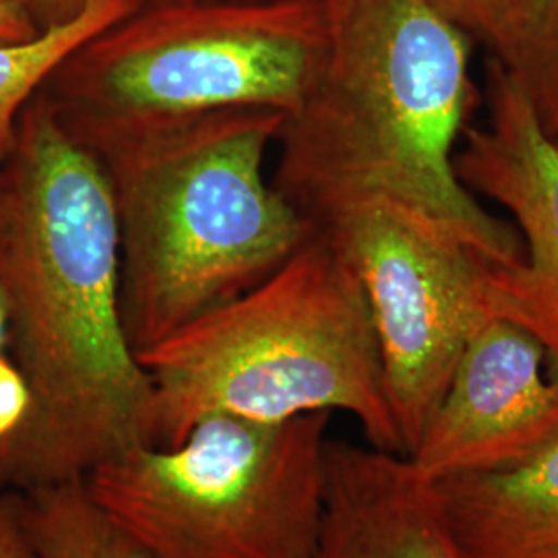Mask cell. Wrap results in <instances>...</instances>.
<instances>
[{"mask_svg":"<svg viewBox=\"0 0 558 558\" xmlns=\"http://www.w3.org/2000/svg\"><path fill=\"white\" fill-rule=\"evenodd\" d=\"M0 290L29 389L0 449V490L83 482L147 445L151 380L120 317L119 234L100 160L36 94L0 163Z\"/></svg>","mask_w":558,"mask_h":558,"instance_id":"cell-1","label":"cell"},{"mask_svg":"<svg viewBox=\"0 0 558 558\" xmlns=\"http://www.w3.org/2000/svg\"><path fill=\"white\" fill-rule=\"evenodd\" d=\"M323 2L325 59L281 124L274 186L311 221L345 201H399L453 230L493 267L518 263V230L456 170L476 104L470 36L433 0Z\"/></svg>","mask_w":558,"mask_h":558,"instance_id":"cell-2","label":"cell"},{"mask_svg":"<svg viewBox=\"0 0 558 558\" xmlns=\"http://www.w3.org/2000/svg\"><path fill=\"white\" fill-rule=\"evenodd\" d=\"M283 120L232 108L92 151L114 203L120 317L135 354L259 286L313 234L265 179Z\"/></svg>","mask_w":558,"mask_h":558,"instance_id":"cell-3","label":"cell"},{"mask_svg":"<svg viewBox=\"0 0 558 558\" xmlns=\"http://www.w3.org/2000/svg\"><path fill=\"white\" fill-rule=\"evenodd\" d=\"M151 380L149 447H174L209 414L359 420L368 445L405 456L359 278L315 226L259 286L137 354Z\"/></svg>","mask_w":558,"mask_h":558,"instance_id":"cell-4","label":"cell"},{"mask_svg":"<svg viewBox=\"0 0 558 558\" xmlns=\"http://www.w3.org/2000/svg\"><path fill=\"white\" fill-rule=\"evenodd\" d=\"M325 48L323 0L143 4L75 48L38 96L71 140L98 151L220 110L290 117L317 80Z\"/></svg>","mask_w":558,"mask_h":558,"instance_id":"cell-5","label":"cell"},{"mask_svg":"<svg viewBox=\"0 0 558 558\" xmlns=\"http://www.w3.org/2000/svg\"><path fill=\"white\" fill-rule=\"evenodd\" d=\"M329 420L209 414L179 445H140L83 482L149 558H313Z\"/></svg>","mask_w":558,"mask_h":558,"instance_id":"cell-6","label":"cell"},{"mask_svg":"<svg viewBox=\"0 0 558 558\" xmlns=\"http://www.w3.org/2000/svg\"><path fill=\"white\" fill-rule=\"evenodd\" d=\"M313 223L362 286L410 456L468 339L488 319L480 281L493 263L440 221L385 197L339 203Z\"/></svg>","mask_w":558,"mask_h":558,"instance_id":"cell-7","label":"cell"},{"mask_svg":"<svg viewBox=\"0 0 558 558\" xmlns=\"http://www.w3.org/2000/svg\"><path fill=\"white\" fill-rule=\"evenodd\" d=\"M486 119L465 126L456 170L465 189L505 207L523 255L488 267L480 306L488 319L513 323L538 339L558 366V141L546 135L515 75L488 64Z\"/></svg>","mask_w":558,"mask_h":558,"instance_id":"cell-8","label":"cell"},{"mask_svg":"<svg viewBox=\"0 0 558 558\" xmlns=\"http://www.w3.org/2000/svg\"><path fill=\"white\" fill-rule=\"evenodd\" d=\"M518 325L486 319L468 339L405 458L428 482L499 472L558 439V366Z\"/></svg>","mask_w":558,"mask_h":558,"instance_id":"cell-9","label":"cell"},{"mask_svg":"<svg viewBox=\"0 0 558 558\" xmlns=\"http://www.w3.org/2000/svg\"><path fill=\"white\" fill-rule=\"evenodd\" d=\"M313 558H468L435 484L405 456L329 440L325 515Z\"/></svg>","mask_w":558,"mask_h":558,"instance_id":"cell-10","label":"cell"},{"mask_svg":"<svg viewBox=\"0 0 558 558\" xmlns=\"http://www.w3.org/2000/svg\"><path fill=\"white\" fill-rule=\"evenodd\" d=\"M435 490L468 558H558V439L519 465Z\"/></svg>","mask_w":558,"mask_h":558,"instance_id":"cell-11","label":"cell"},{"mask_svg":"<svg viewBox=\"0 0 558 558\" xmlns=\"http://www.w3.org/2000/svg\"><path fill=\"white\" fill-rule=\"evenodd\" d=\"M21 521L40 558H149L96 500L85 482L15 493Z\"/></svg>","mask_w":558,"mask_h":558,"instance_id":"cell-12","label":"cell"},{"mask_svg":"<svg viewBox=\"0 0 558 558\" xmlns=\"http://www.w3.org/2000/svg\"><path fill=\"white\" fill-rule=\"evenodd\" d=\"M140 7L143 0H92L75 20L41 32L36 40L0 44V163L13 147L23 108L50 73L83 41Z\"/></svg>","mask_w":558,"mask_h":558,"instance_id":"cell-13","label":"cell"},{"mask_svg":"<svg viewBox=\"0 0 558 558\" xmlns=\"http://www.w3.org/2000/svg\"><path fill=\"white\" fill-rule=\"evenodd\" d=\"M445 17L478 38L509 71H518L538 38L553 0H433Z\"/></svg>","mask_w":558,"mask_h":558,"instance_id":"cell-14","label":"cell"},{"mask_svg":"<svg viewBox=\"0 0 558 558\" xmlns=\"http://www.w3.org/2000/svg\"><path fill=\"white\" fill-rule=\"evenodd\" d=\"M511 73L525 89L546 135L558 141V0L550 2L530 54Z\"/></svg>","mask_w":558,"mask_h":558,"instance_id":"cell-15","label":"cell"},{"mask_svg":"<svg viewBox=\"0 0 558 558\" xmlns=\"http://www.w3.org/2000/svg\"><path fill=\"white\" fill-rule=\"evenodd\" d=\"M29 389L17 364L0 354V449L20 430L29 410Z\"/></svg>","mask_w":558,"mask_h":558,"instance_id":"cell-16","label":"cell"},{"mask_svg":"<svg viewBox=\"0 0 558 558\" xmlns=\"http://www.w3.org/2000/svg\"><path fill=\"white\" fill-rule=\"evenodd\" d=\"M0 558H40L27 536L15 493L0 490Z\"/></svg>","mask_w":558,"mask_h":558,"instance_id":"cell-17","label":"cell"},{"mask_svg":"<svg viewBox=\"0 0 558 558\" xmlns=\"http://www.w3.org/2000/svg\"><path fill=\"white\" fill-rule=\"evenodd\" d=\"M38 25L40 32L75 20L92 0H11Z\"/></svg>","mask_w":558,"mask_h":558,"instance_id":"cell-18","label":"cell"},{"mask_svg":"<svg viewBox=\"0 0 558 558\" xmlns=\"http://www.w3.org/2000/svg\"><path fill=\"white\" fill-rule=\"evenodd\" d=\"M41 32L17 4L0 0V44H23L36 40Z\"/></svg>","mask_w":558,"mask_h":558,"instance_id":"cell-19","label":"cell"},{"mask_svg":"<svg viewBox=\"0 0 558 558\" xmlns=\"http://www.w3.org/2000/svg\"><path fill=\"white\" fill-rule=\"evenodd\" d=\"M9 341V306L4 294L0 290V354H2V345Z\"/></svg>","mask_w":558,"mask_h":558,"instance_id":"cell-20","label":"cell"},{"mask_svg":"<svg viewBox=\"0 0 558 558\" xmlns=\"http://www.w3.org/2000/svg\"><path fill=\"white\" fill-rule=\"evenodd\" d=\"M163 2H195V0H143V4H163Z\"/></svg>","mask_w":558,"mask_h":558,"instance_id":"cell-21","label":"cell"},{"mask_svg":"<svg viewBox=\"0 0 558 558\" xmlns=\"http://www.w3.org/2000/svg\"><path fill=\"white\" fill-rule=\"evenodd\" d=\"M0 230H2V179H0Z\"/></svg>","mask_w":558,"mask_h":558,"instance_id":"cell-22","label":"cell"}]
</instances>
